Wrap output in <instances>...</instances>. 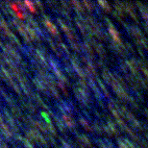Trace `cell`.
Listing matches in <instances>:
<instances>
[{
	"mask_svg": "<svg viewBox=\"0 0 148 148\" xmlns=\"http://www.w3.org/2000/svg\"><path fill=\"white\" fill-rule=\"evenodd\" d=\"M25 3H26L27 5L30 6V10H31L32 12H35V9L33 8V6H32V3H30V2H25Z\"/></svg>",
	"mask_w": 148,
	"mask_h": 148,
	"instance_id": "6da1fadb",
	"label": "cell"
}]
</instances>
